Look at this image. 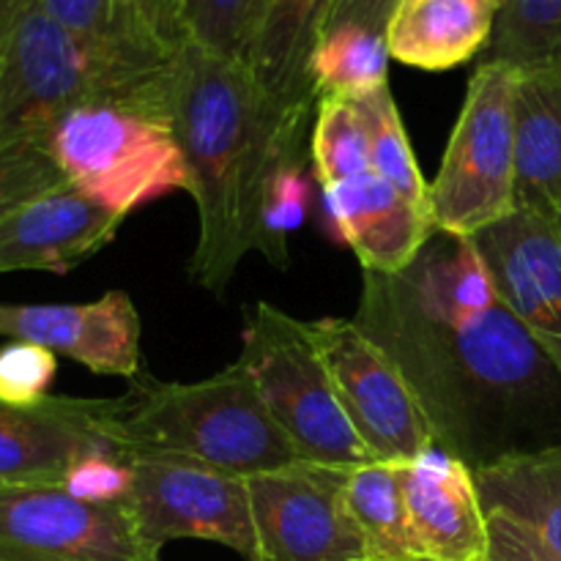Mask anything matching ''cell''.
I'll use <instances>...</instances> for the list:
<instances>
[{
	"mask_svg": "<svg viewBox=\"0 0 561 561\" xmlns=\"http://www.w3.org/2000/svg\"><path fill=\"white\" fill-rule=\"evenodd\" d=\"M140 312L126 290L82 305H0V337L69 356L96 376L140 373Z\"/></svg>",
	"mask_w": 561,
	"mask_h": 561,
	"instance_id": "14",
	"label": "cell"
},
{
	"mask_svg": "<svg viewBox=\"0 0 561 561\" xmlns=\"http://www.w3.org/2000/svg\"><path fill=\"white\" fill-rule=\"evenodd\" d=\"M168 80L170 66L142 85L93 93L49 131L47 151L60 179L124 219L170 192H190Z\"/></svg>",
	"mask_w": 561,
	"mask_h": 561,
	"instance_id": "4",
	"label": "cell"
},
{
	"mask_svg": "<svg viewBox=\"0 0 561 561\" xmlns=\"http://www.w3.org/2000/svg\"><path fill=\"white\" fill-rule=\"evenodd\" d=\"M266 0H181L186 42L244 64Z\"/></svg>",
	"mask_w": 561,
	"mask_h": 561,
	"instance_id": "27",
	"label": "cell"
},
{
	"mask_svg": "<svg viewBox=\"0 0 561 561\" xmlns=\"http://www.w3.org/2000/svg\"><path fill=\"white\" fill-rule=\"evenodd\" d=\"M387 36L362 25L327 27L312 53V82L318 99H359L389 85Z\"/></svg>",
	"mask_w": 561,
	"mask_h": 561,
	"instance_id": "23",
	"label": "cell"
},
{
	"mask_svg": "<svg viewBox=\"0 0 561 561\" xmlns=\"http://www.w3.org/2000/svg\"><path fill=\"white\" fill-rule=\"evenodd\" d=\"M170 115L197 206L190 274L222 296L257 252L266 192L279 164L305 157L310 113L279 104L250 66L186 42L170 60Z\"/></svg>",
	"mask_w": 561,
	"mask_h": 561,
	"instance_id": "2",
	"label": "cell"
},
{
	"mask_svg": "<svg viewBox=\"0 0 561 561\" xmlns=\"http://www.w3.org/2000/svg\"><path fill=\"white\" fill-rule=\"evenodd\" d=\"M236 362L301 458L343 469L376 460L340 403L307 321H296L268 301H255L247 310Z\"/></svg>",
	"mask_w": 561,
	"mask_h": 561,
	"instance_id": "6",
	"label": "cell"
},
{
	"mask_svg": "<svg viewBox=\"0 0 561 561\" xmlns=\"http://www.w3.org/2000/svg\"><path fill=\"white\" fill-rule=\"evenodd\" d=\"M400 466L411 553L438 561H485L488 513L474 469L442 447Z\"/></svg>",
	"mask_w": 561,
	"mask_h": 561,
	"instance_id": "16",
	"label": "cell"
},
{
	"mask_svg": "<svg viewBox=\"0 0 561 561\" xmlns=\"http://www.w3.org/2000/svg\"><path fill=\"white\" fill-rule=\"evenodd\" d=\"M485 513L507 515L561 557V442L474 471Z\"/></svg>",
	"mask_w": 561,
	"mask_h": 561,
	"instance_id": "21",
	"label": "cell"
},
{
	"mask_svg": "<svg viewBox=\"0 0 561 561\" xmlns=\"http://www.w3.org/2000/svg\"><path fill=\"white\" fill-rule=\"evenodd\" d=\"M389 561H438V559H425V557H405V559H389Z\"/></svg>",
	"mask_w": 561,
	"mask_h": 561,
	"instance_id": "36",
	"label": "cell"
},
{
	"mask_svg": "<svg viewBox=\"0 0 561 561\" xmlns=\"http://www.w3.org/2000/svg\"><path fill=\"white\" fill-rule=\"evenodd\" d=\"M496 20L493 0H403L387 27L389 55L422 71H449L488 49Z\"/></svg>",
	"mask_w": 561,
	"mask_h": 561,
	"instance_id": "20",
	"label": "cell"
},
{
	"mask_svg": "<svg viewBox=\"0 0 561 561\" xmlns=\"http://www.w3.org/2000/svg\"><path fill=\"white\" fill-rule=\"evenodd\" d=\"M482 60L510 66L561 60V0H504Z\"/></svg>",
	"mask_w": 561,
	"mask_h": 561,
	"instance_id": "26",
	"label": "cell"
},
{
	"mask_svg": "<svg viewBox=\"0 0 561 561\" xmlns=\"http://www.w3.org/2000/svg\"><path fill=\"white\" fill-rule=\"evenodd\" d=\"M124 217L71 184L25 197L0 211V274H66L102 252Z\"/></svg>",
	"mask_w": 561,
	"mask_h": 561,
	"instance_id": "15",
	"label": "cell"
},
{
	"mask_svg": "<svg viewBox=\"0 0 561 561\" xmlns=\"http://www.w3.org/2000/svg\"><path fill=\"white\" fill-rule=\"evenodd\" d=\"M351 425L376 460L405 463L436 447L431 422L398 362L354 318L307 321Z\"/></svg>",
	"mask_w": 561,
	"mask_h": 561,
	"instance_id": "9",
	"label": "cell"
},
{
	"mask_svg": "<svg viewBox=\"0 0 561 561\" xmlns=\"http://www.w3.org/2000/svg\"><path fill=\"white\" fill-rule=\"evenodd\" d=\"M348 507L365 540L367 561L414 557L405 515L403 466L373 460L351 469Z\"/></svg>",
	"mask_w": 561,
	"mask_h": 561,
	"instance_id": "22",
	"label": "cell"
},
{
	"mask_svg": "<svg viewBox=\"0 0 561 561\" xmlns=\"http://www.w3.org/2000/svg\"><path fill=\"white\" fill-rule=\"evenodd\" d=\"M0 561H159L126 502H85L64 485L0 488Z\"/></svg>",
	"mask_w": 561,
	"mask_h": 561,
	"instance_id": "11",
	"label": "cell"
},
{
	"mask_svg": "<svg viewBox=\"0 0 561 561\" xmlns=\"http://www.w3.org/2000/svg\"><path fill=\"white\" fill-rule=\"evenodd\" d=\"M126 398L49 394L42 403L0 400V488L60 485L66 471L93 453H124Z\"/></svg>",
	"mask_w": 561,
	"mask_h": 561,
	"instance_id": "12",
	"label": "cell"
},
{
	"mask_svg": "<svg viewBox=\"0 0 561 561\" xmlns=\"http://www.w3.org/2000/svg\"><path fill=\"white\" fill-rule=\"evenodd\" d=\"M310 162L321 190L373 173L367 124L354 99H318Z\"/></svg>",
	"mask_w": 561,
	"mask_h": 561,
	"instance_id": "24",
	"label": "cell"
},
{
	"mask_svg": "<svg viewBox=\"0 0 561 561\" xmlns=\"http://www.w3.org/2000/svg\"><path fill=\"white\" fill-rule=\"evenodd\" d=\"M58 376V356L25 340H9L0 348V400L11 405H33L49 398Z\"/></svg>",
	"mask_w": 561,
	"mask_h": 561,
	"instance_id": "31",
	"label": "cell"
},
{
	"mask_svg": "<svg viewBox=\"0 0 561 561\" xmlns=\"http://www.w3.org/2000/svg\"><path fill=\"white\" fill-rule=\"evenodd\" d=\"M557 219H559V222H561V211H559V217H557Z\"/></svg>",
	"mask_w": 561,
	"mask_h": 561,
	"instance_id": "38",
	"label": "cell"
},
{
	"mask_svg": "<svg viewBox=\"0 0 561 561\" xmlns=\"http://www.w3.org/2000/svg\"><path fill=\"white\" fill-rule=\"evenodd\" d=\"M477 252L499 299L561 373V222L535 208L482 230Z\"/></svg>",
	"mask_w": 561,
	"mask_h": 561,
	"instance_id": "13",
	"label": "cell"
},
{
	"mask_svg": "<svg viewBox=\"0 0 561 561\" xmlns=\"http://www.w3.org/2000/svg\"><path fill=\"white\" fill-rule=\"evenodd\" d=\"M310 211V175L307 157H294L274 173L263 206L261 252L277 268L288 266V236L299 228Z\"/></svg>",
	"mask_w": 561,
	"mask_h": 561,
	"instance_id": "28",
	"label": "cell"
},
{
	"mask_svg": "<svg viewBox=\"0 0 561 561\" xmlns=\"http://www.w3.org/2000/svg\"><path fill=\"white\" fill-rule=\"evenodd\" d=\"M354 102L359 104L362 115H365L373 173L381 175L387 184H392L409 201L431 208V184L422 175L414 148L405 135V124L400 118L392 88L381 85L367 96L354 99Z\"/></svg>",
	"mask_w": 561,
	"mask_h": 561,
	"instance_id": "25",
	"label": "cell"
},
{
	"mask_svg": "<svg viewBox=\"0 0 561 561\" xmlns=\"http://www.w3.org/2000/svg\"><path fill=\"white\" fill-rule=\"evenodd\" d=\"M33 0H0V38L5 36L11 25H14L16 16L31 5Z\"/></svg>",
	"mask_w": 561,
	"mask_h": 561,
	"instance_id": "35",
	"label": "cell"
},
{
	"mask_svg": "<svg viewBox=\"0 0 561 561\" xmlns=\"http://www.w3.org/2000/svg\"><path fill=\"white\" fill-rule=\"evenodd\" d=\"M485 561H561V557L526 526L515 524L507 515L488 513Z\"/></svg>",
	"mask_w": 561,
	"mask_h": 561,
	"instance_id": "33",
	"label": "cell"
},
{
	"mask_svg": "<svg viewBox=\"0 0 561 561\" xmlns=\"http://www.w3.org/2000/svg\"><path fill=\"white\" fill-rule=\"evenodd\" d=\"M400 3H403V0H334L332 11H329L327 27L348 25L351 22V25L370 27V31L387 36V27ZM327 27H323V31H327Z\"/></svg>",
	"mask_w": 561,
	"mask_h": 561,
	"instance_id": "34",
	"label": "cell"
},
{
	"mask_svg": "<svg viewBox=\"0 0 561 561\" xmlns=\"http://www.w3.org/2000/svg\"><path fill=\"white\" fill-rule=\"evenodd\" d=\"M343 466L296 460L250 477L257 561H367Z\"/></svg>",
	"mask_w": 561,
	"mask_h": 561,
	"instance_id": "10",
	"label": "cell"
},
{
	"mask_svg": "<svg viewBox=\"0 0 561 561\" xmlns=\"http://www.w3.org/2000/svg\"><path fill=\"white\" fill-rule=\"evenodd\" d=\"M354 323L409 378L436 447L474 471L561 442V373L471 239L436 230L405 272H365Z\"/></svg>",
	"mask_w": 561,
	"mask_h": 561,
	"instance_id": "1",
	"label": "cell"
},
{
	"mask_svg": "<svg viewBox=\"0 0 561 561\" xmlns=\"http://www.w3.org/2000/svg\"><path fill=\"white\" fill-rule=\"evenodd\" d=\"M121 438L126 455H175L247 480L305 460L239 362L195 383L146 376L126 394Z\"/></svg>",
	"mask_w": 561,
	"mask_h": 561,
	"instance_id": "5",
	"label": "cell"
},
{
	"mask_svg": "<svg viewBox=\"0 0 561 561\" xmlns=\"http://www.w3.org/2000/svg\"><path fill=\"white\" fill-rule=\"evenodd\" d=\"M334 0H266L244 64L255 80L288 110L312 113L318 91L312 53Z\"/></svg>",
	"mask_w": 561,
	"mask_h": 561,
	"instance_id": "18",
	"label": "cell"
},
{
	"mask_svg": "<svg viewBox=\"0 0 561 561\" xmlns=\"http://www.w3.org/2000/svg\"><path fill=\"white\" fill-rule=\"evenodd\" d=\"M493 3L499 5V11H502V5H504V0H493Z\"/></svg>",
	"mask_w": 561,
	"mask_h": 561,
	"instance_id": "37",
	"label": "cell"
},
{
	"mask_svg": "<svg viewBox=\"0 0 561 561\" xmlns=\"http://www.w3.org/2000/svg\"><path fill=\"white\" fill-rule=\"evenodd\" d=\"M148 66L88 47L27 5L0 38V211L66 184L49 159L55 121L82 99L124 91L162 75Z\"/></svg>",
	"mask_w": 561,
	"mask_h": 561,
	"instance_id": "3",
	"label": "cell"
},
{
	"mask_svg": "<svg viewBox=\"0 0 561 561\" xmlns=\"http://www.w3.org/2000/svg\"><path fill=\"white\" fill-rule=\"evenodd\" d=\"M518 66L482 60L466 88L436 181L431 211L438 233L474 239L518 211L515 157Z\"/></svg>",
	"mask_w": 561,
	"mask_h": 561,
	"instance_id": "7",
	"label": "cell"
},
{
	"mask_svg": "<svg viewBox=\"0 0 561 561\" xmlns=\"http://www.w3.org/2000/svg\"><path fill=\"white\" fill-rule=\"evenodd\" d=\"M518 208L561 211V60L518 66L515 88Z\"/></svg>",
	"mask_w": 561,
	"mask_h": 561,
	"instance_id": "19",
	"label": "cell"
},
{
	"mask_svg": "<svg viewBox=\"0 0 561 561\" xmlns=\"http://www.w3.org/2000/svg\"><path fill=\"white\" fill-rule=\"evenodd\" d=\"M121 42L151 60H170L186 44L181 0H115Z\"/></svg>",
	"mask_w": 561,
	"mask_h": 561,
	"instance_id": "29",
	"label": "cell"
},
{
	"mask_svg": "<svg viewBox=\"0 0 561 561\" xmlns=\"http://www.w3.org/2000/svg\"><path fill=\"white\" fill-rule=\"evenodd\" d=\"M60 485L85 502H124L131 485L129 458L115 453L85 455L66 471Z\"/></svg>",
	"mask_w": 561,
	"mask_h": 561,
	"instance_id": "32",
	"label": "cell"
},
{
	"mask_svg": "<svg viewBox=\"0 0 561 561\" xmlns=\"http://www.w3.org/2000/svg\"><path fill=\"white\" fill-rule=\"evenodd\" d=\"M126 458L131 485L124 502L153 551L173 540H208L244 561H257L247 477L175 455L137 453Z\"/></svg>",
	"mask_w": 561,
	"mask_h": 561,
	"instance_id": "8",
	"label": "cell"
},
{
	"mask_svg": "<svg viewBox=\"0 0 561 561\" xmlns=\"http://www.w3.org/2000/svg\"><path fill=\"white\" fill-rule=\"evenodd\" d=\"M53 22H58L64 31L85 42L88 47L99 53L115 55V58L135 60V64L164 66L170 60H151L146 55H137L121 42L118 16H115V0H33Z\"/></svg>",
	"mask_w": 561,
	"mask_h": 561,
	"instance_id": "30",
	"label": "cell"
},
{
	"mask_svg": "<svg viewBox=\"0 0 561 561\" xmlns=\"http://www.w3.org/2000/svg\"><path fill=\"white\" fill-rule=\"evenodd\" d=\"M334 239L348 244L370 274L405 272L436 233L431 208L400 195L376 173L321 190Z\"/></svg>",
	"mask_w": 561,
	"mask_h": 561,
	"instance_id": "17",
	"label": "cell"
}]
</instances>
